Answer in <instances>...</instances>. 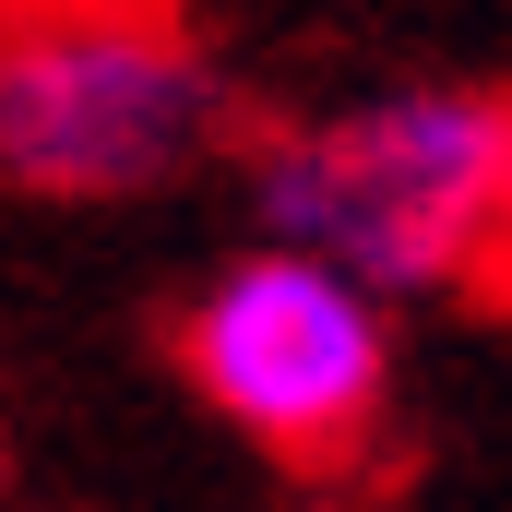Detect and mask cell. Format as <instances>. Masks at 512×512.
I'll return each mask as SVG.
<instances>
[{
    "mask_svg": "<svg viewBox=\"0 0 512 512\" xmlns=\"http://www.w3.org/2000/svg\"><path fill=\"white\" fill-rule=\"evenodd\" d=\"M167 358L191 405L286 477H346L393 429V382H405L393 298L286 239H239L227 262H203L167 322Z\"/></svg>",
    "mask_w": 512,
    "mask_h": 512,
    "instance_id": "cell-3",
    "label": "cell"
},
{
    "mask_svg": "<svg viewBox=\"0 0 512 512\" xmlns=\"http://www.w3.org/2000/svg\"><path fill=\"white\" fill-rule=\"evenodd\" d=\"M239 215L251 239L346 262L393 310L489 286L512 203V96L465 72H405L370 96L239 131Z\"/></svg>",
    "mask_w": 512,
    "mask_h": 512,
    "instance_id": "cell-1",
    "label": "cell"
},
{
    "mask_svg": "<svg viewBox=\"0 0 512 512\" xmlns=\"http://www.w3.org/2000/svg\"><path fill=\"white\" fill-rule=\"evenodd\" d=\"M489 286H512V203H501V251H489Z\"/></svg>",
    "mask_w": 512,
    "mask_h": 512,
    "instance_id": "cell-4",
    "label": "cell"
},
{
    "mask_svg": "<svg viewBox=\"0 0 512 512\" xmlns=\"http://www.w3.org/2000/svg\"><path fill=\"white\" fill-rule=\"evenodd\" d=\"M0 512H12V441H0Z\"/></svg>",
    "mask_w": 512,
    "mask_h": 512,
    "instance_id": "cell-5",
    "label": "cell"
},
{
    "mask_svg": "<svg viewBox=\"0 0 512 512\" xmlns=\"http://www.w3.org/2000/svg\"><path fill=\"white\" fill-rule=\"evenodd\" d=\"M239 72L191 0H0V191L120 215L239 155Z\"/></svg>",
    "mask_w": 512,
    "mask_h": 512,
    "instance_id": "cell-2",
    "label": "cell"
}]
</instances>
